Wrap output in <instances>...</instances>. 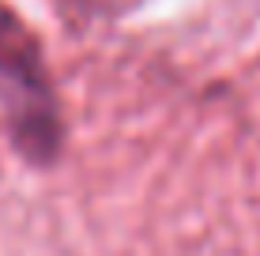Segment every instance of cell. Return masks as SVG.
Wrapping results in <instances>:
<instances>
[{
    "label": "cell",
    "instance_id": "cell-1",
    "mask_svg": "<svg viewBox=\"0 0 260 256\" xmlns=\"http://www.w3.org/2000/svg\"><path fill=\"white\" fill-rule=\"evenodd\" d=\"M0 87L8 98V125L15 143L26 158L49 162L60 151V109L38 38L8 4H0Z\"/></svg>",
    "mask_w": 260,
    "mask_h": 256
}]
</instances>
